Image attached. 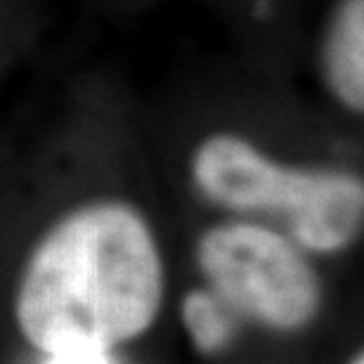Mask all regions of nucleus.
Here are the masks:
<instances>
[{"instance_id":"nucleus-7","label":"nucleus","mask_w":364,"mask_h":364,"mask_svg":"<svg viewBox=\"0 0 364 364\" xmlns=\"http://www.w3.org/2000/svg\"><path fill=\"white\" fill-rule=\"evenodd\" d=\"M350 364H364V360H362V355H358V358H355Z\"/></svg>"},{"instance_id":"nucleus-3","label":"nucleus","mask_w":364,"mask_h":364,"mask_svg":"<svg viewBox=\"0 0 364 364\" xmlns=\"http://www.w3.org/2000/svg\"><path fill=\"white\" fill-rule=\"evenodd\" d=\"M213 294L272 329H298L317 315L319 279L294 242L256 223L210 228L196 249Z\"/></svg>"},{"instance_id":"nucleus-4","label":"nucleus","mask_w":364,"mask_h":364,"mask_svg":"<svg viewBox=\"0 0 364 364\" xmlns=\"http://www.w3.org/2000/svg\"><path fill=\"white\" fill-rule=\"evenodd\" d=\"M331 95L353 114L364 109V0H338L322 46Z\"/></svg>"},{"instance_id":"nucleus-6","label":"nucleus","mask_w":364,"mask_h":364,"mask_svg":"<svg viewBox=\"0 0 364 364\" xmlns=\"http://www.w3.org/2000/svg\"><path fill=\"white\" fill-rule=\"evenodd\" d=\"M50 364H112L107 358V350H95V348H78L53 355Z\"/></svg>"},{"instance_id":"nucleus-1","label":"nucleus","mask_w":364,"mask_h":364,"mask_svg":"<svg viewBox=\"0 0 364 364\" xmlns=\"http://www.w3.org/2000/svg\"><path fill=\"white\" fill-rule=\"evenodd\" d=\"M161 298L164 265L147 220L123 201H92L36 244L21 274L17 322L48 355L107 350L147 331Z\"/></svg>"},{"instance_id":"nucleus-2","label":"nucleus","mask_w":364,"mask_h":364,"mask_svg":"<svg viewBox=\"0 0 364 364\" xmlns=\"http://www.w3.org/2000/svg\"><path fill=\"white\" fill-rule=\"evenodd\" d=\"M192 178L206 199L225 208L282 215L296 242L317 253L346 249L362 228L360 178L279 164L237 133L203 137L192 156Z\"/></svg>"},{"instance_id":"nucleus-5","label":"nucleus","mask_w":364,"mask_h":364,"mask_svg":"<svg viewBox=\"0 0 364 364\" xmlns=\"http://www.w3.org/2000/svg\"><path fill=\"white\" fill-rule=\"evenodd\" d=\"M182 319L201 353H215L232 333V312L213 291H192L182 301Z\"/></svg>"}]
</instances>
